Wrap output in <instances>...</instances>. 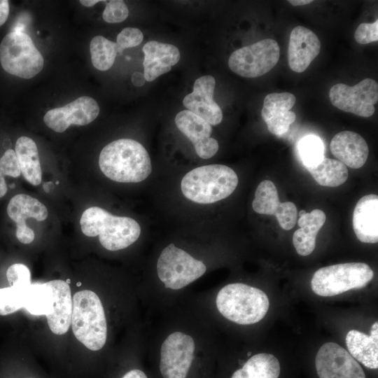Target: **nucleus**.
<instances>
[{
  "instance_id": "obj_1",
  "label": "nucleus",
  "mask_w": 378,
  "mask_h": 378,
  "mask_svg": "<svg viewBox=\"0 0 378 378\" xmlns=\"http://www.w3.org/2000/svg\"><path fill=\"white\" fill-rule=\"evenodd\" d=\"M99 165L106 177L119 183L141 182L152 171L146 149L131 139H120L105 146L99 154Z\"/></svg>"
},
{
  "instance_id": "obj_2",
  "label": "nucleus",
  "mask_w": 378,
  "mask_h": 378,
  "mask_svg": "<svg viewBox=\"0 0 378 378\" xmlns=\"http://www.w3.org/2000/svg\"><path fill=\"white\" fill-rule=\"evenodd\" d=\"M82 232L88 237L99 236L102 246L108 251L125 248L140 236L141 227L134 219L112 215L99 206H91L81 215Z\"/></svg>"
},
{
  "instance_id": "obj_3",
  "label": "nucleus",
  "mask_w": 378,
  "mask_h": 378,
  "mask_svg": "<svg viewBox=\"0 0 378 378\" xmlns=\"http://www.w3.org/2000/svg\"><path fill=\"white\" fill-rule=\"evenodd\" d=\"M238 185V177L230 167L223 164L198 167L182 178L183 195L199 204H211L230 196Z\"/></svg>"
},
{
  "instance_id": "obj_4",
  "label": "nucleus",
  "mask_w": 378,
  "mask_h": 378,
  "mask_svg": "<svg viewBox=\"0 0 378 378\" xmlns=\"http://www.w3.org/2000/svg\"><path fill=\"white\" fill-rule=\"evenodd\" d=\"M71 325L76 338L92 351L105 344L107 325L104 310L98 295L83 290L74 294Z\"/></svg>"
},
{
  "instance_id": "obj_5",
  "label": "nucleus",
  "mask_w": 378,
  "mask_h": 378,
  "mask_svg": "<svg viewBox=\"0 0 378 378\" xmlns=\"http://www.w3.org/2000/svg\"><path fill=\"white\" fill-rule=\"evenodd\" d=\"M219 312L227 319L241 325L258 323L266 315L269 299L261 290L241 283L226 285L216 296Z\"/></svg>"
},
{
  "instance_id": "obj_6",
  "label": "nucleus",
  "mask_w": 378,
  "mask_h": 378,
  "mask_svg": "<svg viewBox=\"0 0 378 378\" xmlns=\"http://www.w3.org/2000/svg\"><path fill=\"white\" fill-rule=\"evenodd\" d=\"M373 276L372 270L366 263L336 264L318 270L313 275L311 286L316 295L330 297L363 288Z\"/></svg>"
},
{
  "instance_id": "obj_7",
  "label": "nucleus",
  "mask_w": 378,
  "mask_h": 378,
  "mask_svg": "<svg viewBox=\"0 0 378 378\" xmlns=\"http://www.w3.org/2000/svg\"><path fill=\"white\" fill-rule=\"evenodd\" d=\"M0 62L8 74L25 79L38 74L43 68V58L28 34L12 31L0 44Z\"/></svg>"
},
{
  "instance_id": "obj_8",
  "label": "nucleus",
  "mask_w": 378,
  "mask_h": 378,
  "mask_svg": "<svg viewBox=\"0 0 378 378\" xmlns=\"http://www.w3.org/2000/svg\"><path fill=\"white\" fill-rule=\"evenodd\" d=\"M206 265L177 248L174 244L166 246L157 263L159 279L167 288L181 289L193 282L206 272Z\"/></svg>"
},
{
  "instance_id": "obj_9",
  "label": "nucleus",
  "mask_w": 378,
  "mask_h": 378,
  "mask_svg": "<svg viewBox=\"0 0 378 378\" xmlns=\"http://www.w3.org/2000/svg\"><path fill=\"white\" fill-rule=\"evenodd\" d=\"M280 56L278 43L265 38L234 51L228 59L230 69L239 76L255 78L269 72Z\"/></svg>"
},
{
  "instance_id": "obj_10",
  "label": "nucleus",
  "mask_w": 378,
  "mask_h": 378,
  "mask_svg": "<svg viewBox=\"0 0 378 378\" xmlns=\"http://www.w3.org/2000/svg\"><path fill=\"white\" fill-rule=\"evenodd\" d=\"M329 97L332 104L343 111L370 117L374 113L378 101V84L371 78L354 86L337 83L330 88Z\"/></svg>"
},
{
  "instance_id": "obj_11",
  "label": "nucleus",
  "mask_w": 378,
  "mask_h": 378,
  "mask_svg": "<svg viewBox=\"0 0 378 378\" xmlns=\"http://www.w3.org/2000/svg\"><path fill=\"white\" fill-rule=\"evenodd\" d=\"M195 342L181 332L170 334L160 349V370L163 378H186L192 364Z\"/></svg>"
},
{
  "instance_id": "obj_12",
  "label": "nucleus",
  "mask_w": 378,
  "mask_h": 378,
  "mask_svg": "<svg viewBox=\"0 0 378 378\" xmlns=\"http://www.w3.org/2000/svg\"><path fill=\"white\" fill-rule=\"evenodd\" d=\"M315 365L319 378H365L358 363L335 342H327L321 346Z\"/></svg>"
},
{
  "instance_id": "obj_13",
  "label": "nucleus",
  "mask_w": 378,
  "mask_h": 378,
  "mask_svg": "<svg viewBox=\"0 0 378 378\" xmlns=\"http://www.w3.org/2000/svg\"><path fill=\"white\" fill-rule=\"evenodd\" d=\"M99 113V106L92 97L83 96L66 104L47 111L43 121L56 132H64L71 125H86Z\"/></svg>"
},
{
  "instance_id": "obj_14",
  "label": "nucleus",
  "mask_w": 378,
  "mask_h": 378,
  "mask_svg": "<svg viewBox=\"0 0 378 378\" xmlns=\"http://www.w3.org/2000/svg\"><path fill=\"white\" fill-rule=\"evenodd\" d=\"M9 218L16 223V237L22 244L31 243L35 234L26 223L27 218H33L37 221L45 220L48 215L46 206L36 198L26 194L13 196L7 206Z\"/></svg>"
},
{
  "instance_id": "obj_15",
  "label": "nucleus",
  "mask_w": 378,
  "mask_h": 378,
  "mask_svg": "<svg viewBox=\"0 0 378 378\" xmlns=\"http://www.w3.org/2000/svg\"><path fill=\"white\" fill-rule=\"evenodd\" d=\"M177 128L192 143L197 155L202 159L213 157L218 150V143L210 137L211 125L201 117L187 110L178 113L175 117Z\"/></svg>"
},
{
  "instance_id": "obj_16",
  "label": "nucleus",
  "mask_w": 378,
  "mask_h": 378,
  "mask_svg": "<svg viewBox=\"0 0 378 378\" xmlns=\"http://www.w3.org/2000/svg\"><path fill=\"white\" fill-rule=\"evenodd\" d=\"M215 78L211 75L197 78L193 91L187 94L183 104L188 111L201 117L211 125H217L223 120V113L214 100Z\"/></svg>"
},
{
  "instance_id": "obj_17",
  "label": "nucleus",
  "mask_w": 378,
  "mask_h": 378,
  "mask_svg": "<svg viewBox=\"0 0 378 378\" xmlns=\"http://www.w3.org/2000/svg\"><path fill=\"white\" fill-rule=\"evenodd\" d=\"M295 101V96L286 92L270 93L265 97L261 115L272 134L281 136L288 132L296 118L290 111Z\"/></svg>"
},
{
  "instance_id": "obj_18",
  "label": "nucleus",
  "mask_w": 378,
  "mask_h": 378,
  "mask_svg": "<svg viewBox=\"0 0 378 378\" xmlns=\"http://www.w3.org/2000/svg\"><path fill=\"white\" fill-rule=\"evenodd\" d=\"M321 43L318 36L310 29L295 27L290 33L288 61L291 70L297 73L304 71L318 56Z\"/></svg>"
},
{
  "instance_id": "obj_19",
  "label": "nucleus",
  "mask_w": 378,
  "mask_h": 378,
  "mask_svg": "<svg viewBox=\"0 0 378 378\" xmlns=\"http://www.w3.org/2000/svg\"><path fill=\"white\" fill-rule=\"evenodd\" d=\"M142 50L144 53V75L146 80L149 82L169 72L180 59L178 48L170 43L151 41L144 46Z\"/></svg>"
},
{
  "instance_id": "obj_20",
  "label": "nucleus",
  "mask_w": 378,
  "mask_h": 378,
  "mask_svg": "<svg viewBox=\"0 0 378 378\" xmlns=\"http://www.w3.org/2000/svg\"><path fill=\"white\" fill-rule=\"evenodd\" d=\"M330 151L339 161L353 169L363 167L369 155L365 140L351 131H342L336 134L330 144Z\"/></svg>"
},
{
  "instance_id": "obj_21",
  "label": "nucleus",
  "mask_w": 378,
  "mask_h": 378,
  "mask_svg": "<svg viewBox=\"0 0 378 378\" xmlns=\"http://www.w3.org/2000/svg\"><path fill=\"white\" fill-rule=\"evenodd\" d=\"M53 295L52 311L46 316L48 326L55 335L66 333L71 325L73 300L69 285L63 280H52L46 283Z\"/></svg>"
},
{
  "instance_id": "obj_22",
  "label": "nucleus",
  "mask_w": 378,
  "mask_h": 378,
  "mask_svg": "<svg viewBox=\"0 0 378 378\" xmlns=\"http://www.w3.org/2000/svg\"><path fill=\"white\" fill-rule=\"evenodd\" d=\"M353 229L361 242L378 241V196L369 194L357 202L353 214Z\"/></svg>"
},
{
  "instance_id": "obj_23",
  "label": "nucleus",
  "mask_w": 378,
  "mask_h": 378,
  "mask_svg": "<svg viewBox=\"0 0 378 378\" xmlns=\"http://www.w3.org/2000/svg\"><path fill=\"white\" fill-rule=\"evenodd\" d=\"M346 344L351 356L370 369L378 368V323L371 327L368 335L356 330L346 336Z\"/></svg>"
},
{
  "instance_id": "obj_24",
  "label": "nucleus",
  "mask_w": 378,
  "mask_h": 378,
  "mask_svg": "<svg viewBox=\"0 0 378 378\" xmlns=\"http://www.w3.org/2000/svg\"><path fill=\"white\" fill-rule=\"evenodd\" d=\"M299 216L298 224L300 228L294 232L293 243L297 253L306 256L314 250L316 237L325 223L326 217L325 213L320 209H314L310 213L302 210Z\"/></svg>"
},
{
  "instance_id": "obj_25",
  "label": "nucleus",
  "mask_w": 378,
  "mask_h": 378,
  "mask_svg": "<svg viewBox=\"0 0 378 378\" xmlns=\"http://www.w3.org/2000/svg\"><path fill=\"white\" fill-rule=\"evenodd\" d=\"M15 153L24 179L33 186H38L42 180V170L36 143L28 136H20L16 141Z\"/></svg>"
},
{
  "instance_id": "obj_26",
  "label": "nucleus",
  "mask_w": 378,
  "mask_h": 378,
  "mask_svg": "<svg viewBox=\"0 0 378 378\" xmlns=\"http://www.w3.org/2000/svg\"><path fill=\"white\" fill-rule=\"evenodd\" d=\"M279 374L278 359L272 354L260 353L251 357L232 378H278Z\"/></svg>"
},
{
  "instance_id": "obj_27",
  "label": "nucleus",
  "mask_w": 378,
  "mask_h": 378,
  "mask_svg": "<svg viewBox=\"0 0 378 378\" xmlns=\"http://www.w3.org/2000/svg\"><path fill=\"white\" fill-rule=\"evenodd\" d=\"M314 180L321 186L337 187L348 178V170L342 162L324 158L316 166L308 169Z\"/></svg>"
},
{
  "instance_id": "obj_28",
  "label": "nucleus",
  "mask_w": 378,
  "mask_h": 378,
  "mask_svg": "<svg viewBox=\"0 0 378 378\" xmlns=\"http://www.w3.org/2000/svg\"><path fill=\"white\" fill-rule=\"evenodd\" d=\"M53 295L46 284H33L26 290L24 308L34 315H48L52 311Z\"/></svg>"
},
{
  "instance_id": "obj_29",
  "label": "nucleus",
  "mask_w": 378,
  "mask_h": 378,
  "mask_svg": "<svg viewBox=\"0 0 378 378\" xmlns=\"http://www.w3.org/2000/svg\"><path fill=\"white\" fill-rule=\"evenodd\" d=\"M90 51L92 65L100 71L108 70L113 66L118 52L116 43L102 36L91 40Z\"/></svg>"
},
{
  "instance_id": "obj_30",
  "label": "nucleus",
  "mask_w": 378,
  "mask_h": 378,
  "mask_svg": "<svg viewBox=\"0 0 378 378\" xmlns=\"http://www.w3.org/2000/svg\"><path fill=\"white\" fill-rule=\"evenodd\" d=\"M279 203V194L274 184L269 180L260 182L255 192L253 209L260 214L274 216Z\"/></svg>"
},
{
  "instance_id": "obj_31",
  "label": "nucleus",
  "mask_w": 378,
  "mask_h": 378,
  "mask_svg": "<svg viewBox=\"0 0 378 378\" xmlns=\"http://www.w3.org/2000/svg\"><path fill=\"white\" fill-rule=\"evenodd\" d=\"M324 145L321 139L314 135L302 138L298 144V152L302 163L308 169L316 166L325 158Z\"/></svg>"
},
{
  "instance_id": "obj_32",
  "label": "nucleus",
  "mask_w": 378,
  "mask_h": 378,
  "mask_svg": "<svg viewBox=\"0 0 378 378\" xmlns=\"http://www.w3.org/2000/svg\"><path fill=\"white\" fill-rule=\"evenodd\" d=\"M25 292L13 286L0 288V315L10 314L24 307Z\"/></svg>"
},
{
  "instance_id": "obj_33",
  "label": "nucleus",
  "mask_w": 378,
  "mask_h": 378,
  "mask_svg": "<svg viewBox=\"0 0 378 378\" xmlns=\"http://www.w3.org/2000/svg\"><path fill=\"white\" fill-rule=\"evenodd\" d=\"M20 174L15 151L8 149L0 158V198L4 197L8 190L4 176L17 178Z\"/></svg>"
},
{
  "instance_id": "obj_34",
  "label": "nucleus",
  "mask_w": 378,
  "mask_h": 378,
  "mask_svg": "<svg viewBox=\"0 0 378 378\" xmlns=\"http://www.w3.org/2000/svg\"><path fill=\"white\" fill-rule=\"evenodd\" d=\"M6 277L10 286L27 290L31 285V274L29 268L24 264L15 263L6 272Z\"/></svg>"
},
{
  "instance_id": "obj_35",
  "label": "nucleus",
  "mask_w": 378,
  "mask_h": 378,
  "mask_svg": "<svg viewBox=\"0 0 378 378\" xmlns=\"http://www.w3.org/2000/svg\"><path fill=\"white\" fill-rule=\"evenodd\" d=\"M297 215V207L291 202H280L274 214L279 225L286 230L295 226Z\"/></svg>"
},
{
  "instance_id": "obj_36",
  "label": "nucleus",
  "mask_w": 378,
  "mask_h": 378,
  "mask_svg": "<svg viewBox=\"0 0 378 378\" xmlns=\"http://www.w3.org/2000/svg\"><path fill=\"white\" fill-rule=\"evenodd\" d=\"M128 14V8L123 1L111 0L106 3L102 17L106 22L118 23L126 20Z\"/></svg>"
},
{
  "instance_id": "obj_37",
  "label": "nucleus",
  "mask_w": 378,
  "mask_h": 378,
  "mask_svg": "<svg viewBox=\"0 0 378 378\" xmlns=\"http://www.w3.org/2000/svg\"><path fill=\"white\" fill-rule=\"evenodd\" d=\"M144 39L141 31L137 28L126 27L117 36V51L122 54L124 49L139 46Z\"/></svg>"
},
{
  "instance_id": "obj_38",
  "label": "nucleus",
  "mask_w": 378,
  "mask_h": 378,
  "mask_svg": "<svg viewBox=\"0 0 378 378\" xmlns=\"http://www.w3.org/2000/svg\"><path fill=\"white\" fill-rule=\"evenodd\" d=\"M354 38L359 44H368L378 41V20L373 23H361L354 33Z\"/></svg>"
},
{
  "instance_id": "obj_39",
  "label": "nucleus",
  "mask_w": 378,
  "mask_h": 378,
  "mask_svg": "<svg viewBox=\"0 0 378 378\" xmlns=\"http://www.w3.org/2000/svg\"><path fill=\"white\" fill-rule=\"evenodd\" d=\"M9 14V2L7 0H0V26L6 21Z\"/></svg>"
},
{
  "instance_id": "obj_40",
  "label": "nucleus",
  "mask_w": 378,
  "mask_h": 378,
  "mask_svg": "<svg viewBox=\"0 0 378 378\" xmlns=\"http://www.w3.org/2000/svg\"><path fill=\"white\" fill-rule=\"evenodd\" d=\"M132 83L136 86H142L146 81L144 75L139 71H135L132 76Z\"/></svg>"
},
{
  "instance_id": "obj_41",
  "label": "nucleus",
  "mask_w": 378,
  "mask_h": 378,
  "mask_svg": "<svg viewBox=\"0 0 378 378\" xmlns=\"http://www.w3.org/2000/svg\"><path fill=\"white\" fill-rule=\"evenodd\" d=\"M122 378H148L146 374L137 369L127 372Z\"/></svg>"
},
{
  "instance_id": "obj_42",
  "label": "nucleus",
  "mask_w": 378,
  "mask_h": 378,
  "mask_svg": "<svg viewBox=\"0 0 378 378\" xmlns=\"http://www.w3.org/2000/svg\"><path fill=\"white\" fill-rule=\"evenodd\" d=\"M312 0H289L288 2L295 6H304L312 3Z\"/></svg>"
},
{
  "instance_id": "obj_43",
  "label": "nucleus",
  "mask_w": 378,
  "mask_h": 378,
  "mask_svg": "<svg viewBox=\"0 0 378 378\" xmlns=\"http://www.w3.org/2000/svg\"><path fill=\"white\" fill-rule=\"evenodd\" d=\"M99 1H99V0H80V4L86 7H91Z\"/></svg>"
},
{
  "instance_id": "obj_44",
  "label": "nucleus",
  "mask_w": 378,
  "mask_h": 378,
  "mask_svg": "<svg viewBox=\"0 0 378 378\" xmlns=\"http://www.w3.org/2000/svg\"><path fill=\"white\" fill-rule=\"evenodd\" d=\"M52 185V182H46L44 183L43 185V188L45 190L46 192H49L50 190V186Z\"/></svg>"
},
{
  "instance_id": "obj_45",
  "label": "nucleus",
  "mask_w": 378,
  "mask_h": 378,
  "mask_svg": "<svg viewBox=\"0 0 378 378\" xmlns=\"http://www.w3.org/2000/svg\"><path fill=\"white\" fill-rule=\"evenodd\" d=\"M80 285H81V283H80V282H78V283H77V286H80Z\"/></svg>"
},
{
  "instance_id": "obj_46",
  "label": "nucleus",
  "mask_w": 378,
  "mask_h": 378,
  "mask_svg": "<svg viewBox=\"0 0 378 378\" xmlns=\"http://www.w3.org/2000/svg\"><path fill=\"white\" fill-rule=\"evenodd\" d=\"M66 282L69 284L70 283V280L67 279Z\"/></svg>"
},
{
  "instance_id": "obj_47",
  "label": "nucleus",
  "mask_w": 378,
  "mask_h": 378,
  "mask_svg": "<svg viewBox=\"0 0 378 378\" xmlns=\"http://www.w3.org/2000/svg\"><path fill=\"white\" fill-rule=\"evenodd\" d=\"M14 186H15V185H11V186H10V188H13V187H14Z\"/></svg>"
},
{
  "instance_id": "obj_48",
  "label": "nucleus",
  "mask_w": 378,
  "mask_h": 378,
  "mask_svg": "<svg viewBox=\"0 0 378 378\" xmlns=\"http://www.w3.org/2000/svg\"><path fill=\"white\" fill-rule=\"evenodd\" d=\"M56 184H59V181H56Z\"/></svg>"
},
{
  "instance_id": "obj_49",
  "label": "nucleus",
  "mask_w": 378,
  "mask_h": 378,
  "mask_svg": "<svg viewBox=\"0 0 378 378\" xmlns=\"http://www.w3.org/2000/svg\"><path fill=\"white\" fill-rule=\"evenodd\" d=\"M29 378H32V377H29Z\"/></svg>"
}]
</instances>
